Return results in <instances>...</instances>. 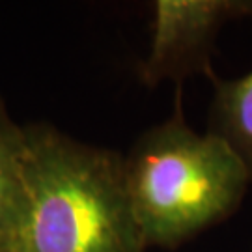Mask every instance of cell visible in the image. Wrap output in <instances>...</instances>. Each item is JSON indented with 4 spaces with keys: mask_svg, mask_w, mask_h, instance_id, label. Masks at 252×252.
Returning a JSON list of instances; mask_svg holds the SVG:
<instances>
[{
    "mask_svg": "<svg viewBox=\"0 0 252 252\" xmlns=\"http://www.w3.org/2000/svg\"><path fill=\"white\" fill-rule=\"evenodd\" d=\"M25 135L27 204L15 252H146L120 153L45 124Z\"/></svg>",
    "mask_w": 252,
    "mask_h": 252,
    "instance_id": "obj_1",
    "label": "cell"
},
{
    "mask_svg": "<svg viewBox=\"0 0 252 252\" xmlns=\"http://www.w3.org/2000/svg\"><path fill=\"white\" fill-rule=\"evenodd\" d=\"M127 192L146 247L176 249L232 217L252 183L235 152L211 133H196L181 108L144 131L124 157Z\"/></svg>",
    "mask_w": 252,
    "mask_h": 252,
    "instance_id": "obj_2",
    "label": "cell"
},
{
    "mask_svg": "<svg viewBox=\"0 0 252 252\" xmlns=\"http://www.w3.org/2000/svg\"><path fill=\"white\" fill-rule=\"evenodd\" d=\"M213 99L207 133L224 140L243 161L252 180V69L237 79L209 77Z\"/></svg>",
    "mask_w": 252,
    "mask_h": 252,
    "instance_id": "obj_5",
    "label": "cell"
},
{
    "mask_svg": "<svg viewBox=\"0 0 252 252\" xmlns=\"http://www.w3.org/2000/svg\"><path fill=\"white\" fill-rule=\"evenodd\" d=\"M252 19V0H155L152 43L140 81L157 86L187 77L213 75L211 56L226 23Z\"/></svg>",
    "mask_w": 252,
    "mask_h": 252,
    "instance_id": "obj_3",
    "label": "cell"
},
{
    "mask_svg": "<svg viewBox=\"0 0 252 252\" xmlns=\"http://www.w3.org/2000/svg\"><path fill=\"white\" fill-rule=\"evenodd\" d=\"M25 127L0 97V252H15L25 217Z\"/></svg>",
    "mask_w": 252,
    "mask_h": 252,
    "instance_id": "obj_4",
    "label": "cell"
}]
</instances>
